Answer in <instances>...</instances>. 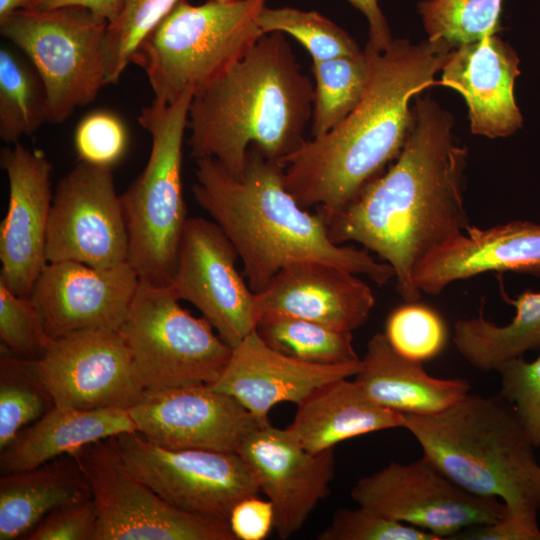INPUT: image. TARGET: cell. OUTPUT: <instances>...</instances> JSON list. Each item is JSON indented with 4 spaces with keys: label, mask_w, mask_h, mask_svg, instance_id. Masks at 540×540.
<instances>
[{
    "label": "cell",
    "mask_w": 540,
    "mask_h": 540,
    "mask_svg": "<svg viewBox=\"0 0 540 540\" xmlns=\"http://www.w3.org/2000/svg\"><path fill=\"white\" fill-rule=\"evenodd\" d=\"M412 109L399 156L342 211L323 218L335 244L356 242L393 268L405 302L420 298L416 265L470 226L463 197L468 151L455 140L452 117L429 96Z\"/></svg>",
    "instance_id": "cell-1"
},
{
    "label": "cell",
    "mask_w": 540,
    "mask_h": 540,
    "mask_svg": "<svg viewBox=\"0 0 540 540\" xmlns=\"http://www.w3.org/2000/svg\"><path fill=\"white\" fill-rule=\"evenodd\" d=\"M453 48L442 40H393L365 51L370 79L358 106L334 129L284 162V183L299 205L330 217L348 206L401 153L413 122L412 98L435 84Z\"/></svg>",
    "instance_id": "cell-2"
},
{
    "label": "cell",
    "mask_w": 540,
    "mask_h": 540,
    "mask_svg": "<svg viewBox=\"0 0 540 540\" xmlns=\"http://www.w3.org/2000/svg\"><path fill=\"white\" fill-rule=\"evenodd\" d=\"M195 201L223 230L243 264L254 293L284 267L320 262L369 278L382 286L393 268L368 250L335 244L323 217L301 207L284 183V165L250 146L240 179L213 158L196 160Z\"/></svg>",
    "instance_id": "cell-3"
},
{
    "label": "cell",
    "mask_w": 540,
    "mask_h": 540,
    "mask_svg": "<svg viewBox=\"0 0 540 540\" xmlns=\"http://www.w3.org/2000/svg\"><path fill=\"white\" fill-rule=\"evenodd\" d=\"M314 85L282 32L264 34L225 74L192 98L190 154L240 179L250 146L281 163L306 141Z\"/></svg>",
    "instance_id": "cell-4"
},
{
    "label": "cell",
    "mask_w": 540,
    "mask_h": 540,
    "mask_svg": "<svg viewBox=\"0 0 540 540\" xmlns=\"http://www.w3.org/2000/svg\"><path fill=\"white\" fill-rule=\"evenodd\" d=\"M403 428L448 478L473 494L497 498L505 516L540 533V463L511 405L498 393L469 392L447 409L403 415Z\"/></svg>",
    "instance_id": "cell-5"
},
{
    "label": "cell",
    "mask_w": 540,
    "mask_h": 540,
    "mask_svg": "<svg viewBox=\"0 0 540 540\" xmlns=\"http://www.w3.org/2000/svg\"><path fill=\"white\" fill-rule=\"evenodd\" d=\"M266 1L179 0L132 59L146 72L154 100L195 95L239 62L264 35L258 18Z\"/></svg>",
    "instance_id": "cell-6"
},
{
    "label": "cell",
    "mask_w": 540,
    "mask_h": 540,
    "mask_svg": "<svg viewBox=\"0 0 540 540\" xmlns=\"http://www.w3.org/2000/svg\"><path fill=\"white\" fill-rule=\"evenodd\" d=\"M193 96L187 90L172 103L153 100L141 110L138 123L151 136L150 155L142 172L120 195L129 241L127 262L140 281L156 286L172 281L188 220L182 145Z\"/></svg>",
    "instance_id": "cell-7"
},
{
    "label": "cell",
    "mask_w": 540,
    "mask_h": 540,
    "mask_svg": "<svg viewBox=\"0 0 540 540\" xmlns=\"http://www.w3.org/2000/svg\"><path fill=\"white\" fill-rule=\"evenodd\" d=\"M107 25L78 7L21 9L0 21L1 35L24 53L44 85L49 123H63L107 85Z\"/></svg>",
    "instance_id": "cell-8"
},
{
    "label": "cell",
    "mask_w": 540,
    "mask_h": 540,
    "mask_svg": "<svg viewBox=\"0 0 540 540\" xmlns=\"http://www.w3.org/2000/svg\"><path fill=\"white\" fill-rule=\"evenodd\" d=\"M119 332L144 389L211 385L232 354L207 319L182 308L167 286L144 281Z\"/></svg>",
    "instance_id": "cell-9"
},
{
    "label": "cell",
    "mask_w": 540,
    "mask_h": 540,
    "mask_svg": "<svg viewBox=\"0 0 540 540\" xmlns=\"http://www.w3.org/2000/svg\"><path fill=\"white\" fill-rule=\"evenodd\" d=\"M71 456L97 507L94 540H237L228 523L173 507L132 474L116 437L85 446Z\"/></svg>",
    "instance_id": "cell-10"
},
{
    "label": "cell",
    "mask_w": 540,
    "mask_h": 540,
    "mask_svg": "<svg viewBox=\"0 0 540 540\" xmlns=\"http://www.w3.org/2000/svg\"><path fill=\"white\" fill-rule=\"evenodd\" d=\"M116 440L131 473L185 513L229 524L235 505L260 492L237 452L171 450L137 432L116 436Z\"/></svg>",
    "instance_id": "cell-11"
},
{
    "label": "cell",
    "mask_w": 540,
    "mask_h": 540,
    "mask_svg": "<svg viewBox=\"0 0 540 540\" xmlns=\"http://www.w3.org/2000/svg\"><path fill=\"white\" fill-rule=\"evenodd\" d=\"M358 505L373 509L441 539L491 524L505 514L497 498L483 497L460 487L428 458L410 463L390 462L359 479L351 490Z\"/></svg>",
    "instance_id": "cell-12"
},
{
    "label": "cell",
    "mask_w": 540,
    "mask_h": 540,
    "mask_svg": "<svg viewBox=\"0 0 540 540\" xmlns=\"http://www.w3.org/2000/svg\"><path fill=\"white\" fill-rule=\"evenodd\" d=\"M128 233L112 167L78 161L58 182L46 235L47 262L105 269L127 262Z\"/></svg>",
    "instance_id": "cell-13"
},
{
    "label": "cell",
    "mask_w": 540,
    "mask_h": 540,
    "mask_svg": "<svg viewBox=\"0 0 540 540\" xmlns=\"http://www.w3.org/2000/svg\"><path fill=\"white\" fill-rule=\"evenodd\" d=\"M34 362L55 406L128 410L144 391L119 330L90 327L67 333L52 339Z\"/></svg>",
    "instance_id": "cell-14"
},
{
    "label": "cell",
    "mask_w": 540,
    "mask_h": 540,
    "mask_svg": "<svg viewBox=\"0 0 540 540\" xmlns=\"http://www.w3.org/2000/svg\"><path fill=\"white\" fill-rule=\"evenodd\" d=\"M237 251L214 221L188 218L177 266L167 286L193 304L232 348L256 329V294L236 268Z\"/></svg>",
    "instance_id": "cell-15"
},
{
    "label": "cell",
    "mask_w": 540,
    "mask_h": 540,
    "mask_svg": "<svg viewBox=\"0 0 540 540\" xmlns=\"http://www.w3.org/2000/svg\"><path fill=\"white\" fill-rule=\"evenodd\" d=\"M128 411L137 433L171 450L236 452L243 438L263 424L208 384L144 389Z\"/></svg>",
    "instance_id": "cell-16"
},
{
    "label": "cell",
    "mask_w": 540,
    "mask_h": 540,
    "mask_svg": "<svg viewBox=\"0 0 540 540\" xmlns=\"http://www.w3.org/2000/svg\"><path fill=\"white\" fill-rule=\"evenodd\" d=\"M236 452L250 468L260 492L272 503L274 529L280 539L301 530L330 492L334 450L312 453L287 428L261 424L243 438Z\"/></svg>",
    "instance_id": "cell-17"
},
{
    "label": "cell",
    "mask_w": 540,
    "mask_h": 540,
    "mask_svg": "<svg viewBox=\"0 0 540 540\" xmlns=\"http://www.w3.org/2000/svg\"><path fill=\"white\" fill-rule=\"evenodd\" d=\"M9 200L0 223V280L21 297H29L47 264L46 235L53 201L52 164L41 150L20 143L0 152Z\"/></svg>",
    "instance_id": "cell-18"
},
{
    "label": "cell",
    "mask_w": 540,
    "mask_h": 540,
    "mask_svg": "<svg viewBox=\"0 0 540 540\" xmlns=\"http://www.w3.org/2000/svg\"><path fill=\"white\" fill-rule=\"evenodd\" d=\"M139 281L128 262L105 269L74 261L47 262L29 298L51 339L90 327L119 330Z\"/></svg>",
    "instance_id": "cell-19"
},
{
    "label": "cell",
    "mask_w": 540,
    "mask_h": 540,
    "mask_svg": "<svg viewBox=\"0 0 540 540\" xmlns=\"http://www.w3.org/2000/svg\"><path fill=\"white\" fill-rule=\"evenodd\" d=\"M360 366L361 359L333 365L297 360L269 346L255 329L232 348L222 375L210 386L236 399L265 424L275 405H297L317 387L355 376Z\"/></svg>",
    "instance_id": "cell-20"
},
{
    "label": "cell",
    "mask_w": 540,
    "mask_h": 540,
    "mask_svg": "<svg viewBox=\"0 0 540 540\" xmlns=\"http://www.w3.org/2000/svg\"><path fill=\"white\" fill-rule=\"evenodd\" d=\"M486 272L540 277V223L470 225L427 254L414 268L412 282L421 293L439 295L454 282Z\"/></svg>",
    "instance_id": "cell-21"
},
{
    "label": "cell",
    "mask_w": 540,
    "mask_h": 540,
    "mask_svg": "<svg viewBox=\"0 0 540 540\" xmlns=\"http://www.w3.org/2000/svg\"><path fill=\"white\" fill-rule=\"evenodd\" d=\"M255 294L259 317L285 314L344 332L364 325L375 305L371 288L358 274L320 262L290 264Z\"/></svg>",
    "instance_id": "cell-22"
},
{
    "label": "cell",
    "mask_w": 540,
    "mask_h": 540,
    "mask_svg": "<svg viewBox=\"0 0 540 540\" xmlns=\"http://www.w3.org/2000/svg\"><path fill=\"white\" fill-rule=\"evenodd\" d=\"M519 63L515 50L497 34L449 53L439 84L464 97L473 134L493 139L521 128L523 119L514 96Z\"/></svg>",
    "instance_id": "cell-23"
},
{
    "label": "cell",
    "mask_w": 540,
    "mask_h": 540,
    "mask_svg": "<svg viewBox=\"0 0 540 540\" xmlns=\"http://www.w3.org/2000/svg\"><path fill=\"white\" fill-rule=\"evenodd\" d=\"M354 381L371 401L402 415L439 413L471 391L468 381L434 377L423 363L401 356L384 333L374 334L367 342Z\"/></svg>",
    "instance_id": "cell-24"
},
{
    "label": "cell",
    "mask_w": 540,
    "mask_h": 540,
    "mask_svg": "<svg viewBox=\"0 0 540 540\" xmlns=\"http://www.w3.org/2000/svg\"><path fill=\"white\" fill-rule=\"evenodd\" d=\"M132 432L137 429L127 409L53 406L0 451V472L33 469L90 444Z\"/></svg>",
    "instance_id": "cell-25"
},
{
    "label": "cell",
    "mask_w": 540,
    "mask_h": 540,
    "mask_svg": "<svg viewBox=\"0 0 540 540\" xmlns=\"http://www.w3.org/2000/svg\"><path fill=\"white\" fill-rule=\"evenodd\" d=\"M403 423L401 413L371 401L354 380L340 378L317 387L299 402L287 429L306 450L319 453L356 436L403 427Z\"/></svg>",
    "instance_id": "cell-26"
},
{
    "label": "cell",
    "mask_w": 540,
    "mask_h": 540,
    "mask_svg": "<svg viewBox=\"0 0 540 540\" xmlns=\"http://www.w3.org/2000/svg\"><path fill=\"white\" fill-rule=\"evenodd\" d=\"M76 460L65 455L0 478V540L25 539L52 510L91 498Z\"/></svg>",
    "instance_id": "cell-27"
},
{
    "label": "cell",
    "mask_w": 540,
    "mask_h": 540,
    "mask_svg": "<svg viewBox=\"0 0 540 540\" xmlns=\"http://www.w3.org/2000/svg\"><path fill=\"white\" fill-rule=\"evenodd\" d=\"M501 294L516 309L508 324H495L480 311L478 316L459 319L454 325L453 342L459 354L485 372L497 371L508 360L540 348V292L527 289L516 299H510L504 290Z\"/></svg>",
    "instance_id": "cell-28"
},
{
    "label": "cell",
    "mask_w": 540,
    "mask_h": 540,
    "mask_svg": "<svg viewBox=\"0 0 540 540\" xmlns=\"http://www.w3.org/2000/svg\"><path fill=\"white\" fill-rule=\"evenodd\" d=\"M49 123L44 85L29 61L8 47L0 49V138L19 143Z\"/></svg>",
    "instance_id": "cell-29"
},
{
    "label": "cell",
    "mask_w": 540,
    "mask_h": 540,
    "mask_svg": "<svg viewBox=\"0 0 540 540\" xmlns=\"http://www.w3.org/2000/svg\"><path fill=\"white\" fill-rule=\"evenodd\" d=\"M256 329L269 346L306 363L333 365L361 359L352 332L279 313L261 315Z\"/></svg>",
    "instance_id": "cell-30"
},
{
    "label": "cell",
    "mask_w": 540,
    "mask_h": 540,
    "mask_svg": "<svg viewBox=\"0 0 540 540\" xmlns=\"http://www.w3.org/2000/svg\"><path fill=\"white\" fill-rule=\"evenodd\" d=\"M370 72V58L365 50L358 56L313 61L312 138L334 129L358 106Z\"/></svg>",
    "instance_id": "cell-31"
},
{
    "label": "cell",
    "mask_w": 540,
    "mask_h": 540,
    "mask_svg": "<svg viewBox=\"0 0 540 540\" xmlns=\"http://www.w3.org/2000/svg\"><path fill=\"white\" fill-rule=\"evenodd\" d=\"M53 406L39 379L34 359L17 357L1 348L0 451Z\"/></svg>",
    "instance_id": "cell-32"
},
{
    "label": "cell",
    "mask_w": 540,
    "mask_h": 540,
    "mask_svg": "<svg viewBox=\"0 0 540 540\" xmlns=\"http://www.w3.org/2000/svg\"><path fill=\"white\" fill-rule=\"evenodd\" d=\"M503 0H425L419 13L430 40L452 48L480 41L501 30Z\"/></svg>",
    "instance_id": "cell-33"
},
{
    "label": "cell",
    "mask_w": 540,
    "mask_h": 540,
    "mask_svg": "<svg viewBox=\"0 0 540 540\" xmlns=\"http://www.w3.org/2000/svg\"><path fill=\"white\" fill-rule=\"evenodd\" d=\"M258 24L264 34L282 32L295 38L313 61L353 57L363 52L346 31L316 11L265 6Z\"/></svg>",
    "instance_id": "cell-34"
},
{
    "label": "cell",
    "mask_w": 540,
    "mask_h": 540,
    "mask_svg": "<svg viewBox=\"0 0 540 540\" xmlns=\"http://www.w3.org/2000/svg\"><path fill=\"white\" fill-rule=\"evenodd\" d=\"M179 0H122L105 34L107 84H116L145 41Z\"/></svg>",
    "instance_id": "cell-35"
},
{
    "label": "cell",
    "mask_w": 540,
    "mask_h": 540,
    "mask_svg": "<svg viewBox=\"0 0 540 540\" xmlns=\"http://www.w3.org/2000/svg\"><path fill=\"white\" fill-rule=\"evenodd\" d=\"M384 335L398 354L424 363L443 352L449 333L435 309L415 301L405 302L390 312Z\"/></svg>",
    "instance_id": "cell-36"
},
{
    "label": "cell",
    "mask_w": 540,
    "mask_h": 540,
    "mask_svg": "<svg viewBox=\"0 0 540 540\" xmlns=\"http://www.w3.org/2000/svg\"><path fill=\"white\" fill-rule=\"evenodd\" d=\"M0 347L14 356L38 359L52 340L29 297L12 292L0 280Z\"/></svg>",
    "instance_id": "cell-37"
},
{
    "label": "cell",
    "mask_w": 540,
    "mask_h": 540,
    "mask_svg": "<svg viewBox=\"0 0 540 540\" xmlns=\"http://www.w3.org/2000/svg\"><path fill=\"white\" fill-rule=\"evenodd\" d=\"M318 540H440L424 530L396 521L373 509L340 508Z\"/></svg>",
    "instance_id": "cell-38"
},
{
    "label": "cell",
    "mask_w": 540,
    "mask_h": 540,
    "mask_svg": "<svg viewBox=\"0 0 540 540\" xmlns=\"http://www.w3.org/2000/svg\"><path fill=\"white\" fill-rule=\"evenodd\" d=\"M497 372L499 394L511 405L535 448H540V356L533 361L513 358Z\"/></svg>",
    "instance_id": "cell-39"
},
{
    "label": "cell",
    "mask_w": 540,
    "mask_h": 540,
    "mask_svg": "<svg viewBox=\"0 0 540 540\" xmlns=\"http://www.w3.org/2000/svg\"><path fill=\"white\" fill-rule=\"evenodd\" d=\"M127 143L125 125L108 111L86 115L75 129L74 146L78 161L112 167L123 157Z\"/></svg>",
    "instance_id": "cell-40"
},
{
    "label": "cell",
    "mask_w": 540,
    "mask_h": 540,
    "mask_svg": "<svg viewBox=\"0 0 540 540\" xmlns=\"http://www.w3.org/2000/svg\"><path fill=\"white\" fill-rule=\"evenodd\" d=\"M97 522V507L91 497L52 510L25 539L94 540Z\"/></svg>",
    "instance_id": "cell-41"
},
{
    "label": "cell",
    "mask_w": 540,
    "mask_h": 540,
    "mask_svg": "<svg viewBox=\"0 0 540 540\" xmlns=\"http://www.w3.org/2000/svg\"><path fill=\"white\" fill-rule=\"evenodd\" d=\"M229 526L237 540H263L274 529V509L269 500L250 496L233 508Z\"/></svg>",
    "instance_id": "cell-42"
},
{
    "label": "cell",
    "mask_w": 540,
    "mask_h": 540,
    "mask_svg": "<svg viewBox=\"0 0 540 540\" xmlns=\"http://www.w3.org/2000/svg\"><path fill=\"white\" fill-rule=\"evenodd\" d=\"M122 0H30L25 10L48 11L66 7L87 9L108 23L114 21L121 9Z\"/></svg>",
    "instance_id": "cell-43"
},
{
    "label": "cell",
    "mask_w": 540,
    "mask_h": 540,
    "mask_svg": "<svg viewBox=\"0 0 540 540\" xmlns=\"http://www.w3.org/2000/svg\"><path fill=\"white\" fill-rule=\"evenodd\" d=\"M363 13L369 24V44L377 50L387 48L393 41L389 25L377 0H348Z\"/></svg>",
    "instance_id": "cell-44"
},
{
    "label": "cell",
    "mask_w": 540,
    "mask_h": 540,
    "mask_svg": "<svg viewBox=\"0 0 540 540\" xmlns=\"http://www.w3.org/2000/svg\"><path fill=\"white\" fill-rule=\"evenodd\" d=\"M30 0H0V21L6 19L16 11L25 9Z\"/></svg>",
    "instance_id": "cell-45"
},
{
    "label": "cell",
    "mask_w": 540,
    "mask_h": 540,
    "mask_svg": "<svg viewBox=\"0 0 540 540\" xmlns=\"http://www.w3.org/2000/svg\"><path fill=\"white\" fill-rule=\"evenodd\" d=\"M214 1H218V2H231V1H237V0H214Z\"/></svg>",
    "instance_id": "cell-46"
}]
</instances>
